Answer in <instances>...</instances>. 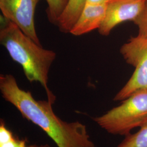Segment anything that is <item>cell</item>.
Masks as SVG:
<instances>
[{
    "label": "cell",
    "mask_w": 147,
    "mask_h": 147,
    "mask_svg": "<svg viewBox=\"0 0 147 147\" xmlns=\"http://www.w3.org/2000/svg\"><path fill=\"white\" fill-rule=\"evenodd\" d=\"M93 119L112 135L130 134L132 129L140 127L147 121V89L137 90L121 105Z\"/></svg>",
    "instance_id": "3957f363"
},
{
    "label": "cell",
    "mask_w": 147,
    "mask_h": 147,
    "mask_svg": "<svg viewBox=\"0 0 147 147\" xmlns=\"http://www.w3.org/2000/svg\"><path fill=\"white\" fill-rule=\"evenodd\" d=\"M110 0H86V3L93 5H100L107 3Z\"/></svg>",
    "instance_id": "5bb4252c"
},
{
    "label": "cell",
    "mask_w": 147,
    "mask_h": 147,
    "mask_svg": "<svg viewBox=\"0 0 147 147\" xmlns=\"http://www.w3.org/2000/svg\"><path fill=\"white\" fill-rule=\"evenodd\" d=\"M134 22L138 28V34L147 36V1L144 10Z\"/></svg>",
    "instance_id": "8fae6325"
},
{
    "label": "cell",
    "mask_w": 147,
    "mask_h": 147,
    "mask_svg": "<svg viewBox=\"0 0 147 147\" xmlns=\"http://www.w3.org/2000/svg\"><path fill=\"white\" fill-rule=\"evenodd\" d=\"M15 137L12 132L5 126L4 121L1 120L0 122V144H3L9 142Z\"/></svg>",
    "instance_id": "7c38bea8"
},
{
    "label": "cell",
    "mask_w": 147,
    "mask_h": 147,
    "mask_svg": "<svg viewBox=\"0 0 147 147\" xmlns=\"http://www.w3.org/2000/svg\"><path fill=\"white\" fill-rule=\"evenodd\" d=\"M3 98L14 106L22 116L40 127L58 147H95L86 126L75 121L67 122L55 115L48 100H36L29 91L21 89L11 74L0 75Z\"/></svg>",
    "instance_id": "6da1fadb"
},
{
    "label": "cell",
    "mask_w": 147,
    "mask_h": 147,
    "mask_svg": "<svg viewBox=\"0 0 147 147\" xmlns=\"http://www.w3.org/2000/svg\"><path fill=\"white\" fill-rule=\"evenodd\" d=\"M107 3H86L78 20L70 33L74 36H80L96 29L99 30L105 18Z\"/></svg>",
    "instance_id": "52a82bcc"
},
{
    "label": "cell",
    "mask_w": 147,
    "mask_h": 147,
    "mask_svg": "<svg viewBox=\"0 0 147 147\" xmlns=\"http://www.w3.org/2000/svg\"><path fill=\"white\" fill-rule=\"evenodd\" d=\"M86 0H69L68 5L58 20L57 26L64 33H70L78 20Z\"/></svg>",
    "instance_id": "ba28073f"
},
{
    "label": "cell",
    "mask_w": 147,
    "mask_h": 147,
    "mask_svg": "<svg viewBox=\"0 0 147 147\" xmlns=\"http://www.w3.org/2000/svg\"><path fill=\"white\" fill-rule=\"evenodd\" d=\"M40 0H0L2 15L15 24L28 37L42 45L37 35L34 13Z\"/></svg>",
    "instance_id": "5b68a950"
},
{
    "label": "cell",
    "mask_w": 147,
    "mask_h": 147,
    "mask_svg": "<svg viewBox=\"0 0 147 147\" xmlns=\"http://www.w3.org/2000/svg\"><path fill=\"white\" fill-rule=\"evenodd\" d=\"M134 134H129L117 147H147V121Z\"/></svg>",
    "instance_id": "9c48e42d"
},
{
    "label": "cell",
    "mask_w": 147,
    "mask_h": 147,
    "mask_svg": "<svg viewBox=\"0 0 147 147\" xmlns=\"http://www.w3.org/2000/svg\"><path fill=\"white\" fill-rule=\"evenodd\" d=\"M147 0H110L107 3L105 18L99 30L107 36L113 28L124 21H134L144 10Z\"/></svg>",
    "instance_id": "8992f818"
},
{
    "label": "cell",
    "mask_w": 147,
    "mask_h": 147,
    "mask_svg": "<svg viewBox=\"0 0 147 147\" xmlns=\"http://www.w3.org/2000/svg\"><path fill=\"white\" fill-rule=\"evenodd\" d=\"M34 145L31 146H27L25 140H19L14 138L11 141L0 144V147H33Z\"/></svg>",
    "instance_id": "4fadbf2b"
},
{
    "label": "cell",
    "mask_w": 147,
    "mask_h": 147,
    "mask_svg": "<svg viewBox=\"0 0 147 147\" xmlns=\"http://www.w3.org/2000/svg\"><path fill=\"white\" fill-rule=\"evenodd\" d=\"M126 62L135 67L131 78L117 93L113 100L123 101L138 90L147 89V36L138 34L121 47Z\"/></svg>",
    "instance_id": "277c9868"
},
{
    "label": "cell",
    "mask_w": 147,
    "mask_h": 147,
    "mask_svg": "<svg viewBox=\"0 0 147 147\" xmlns=\"http://www.w3.org/2000/svg\"><path fill=\"white\" fill-rule=\"evenodd\" d=\"M33 147H51L48 144H42L40 146H37V145H34Z\"/></svg>",
    "instance_id": "9a60e30c"
},
{
    "label": "cell",
    "mask_w": 147,
    "mask_h": 147,
    "mask_svg": "<svg viewBox=\"0 0 147 147\" xmlns=\"http://www.w3.org/2000/svg\"><path fill=\"white\" fill-rule=\"evenodd\" d=\"M0 42L13 61L23 69L27 79L38 82L45 90L47 100L53 104L56 96L48 87L49 73L56 57L53 50L34 42L9 20L1 15Z\"/></svg>",
    "instance_id": "7a4b0ae2"
},
{
    "label": "cell",
    "mask_w": 147,
    "mask_h": 147,
    "mask_svg": "<svg viewBox=\"0 0 147 147\" xmlns=\"http://www.w3.org/2000/svg\"><path fill=\"white\" fill-rule=\"evenodd\" d=\"M47 14L49 21L57 26L58 20L68 5L69 0H46Z\"/></svg>",
    "instance_id": "30bf717a"
}]
</instances>
